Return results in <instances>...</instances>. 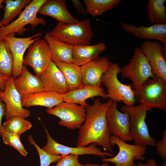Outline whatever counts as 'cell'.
I'll return each instance as SVG.
<instances>
[{
	"instance_id": "obj_1",
	"label": "cell",
	"mask_w": 166,
	"mask_h": 166,
	"mask_svg": "<svg viewBox=\"0 0 166 166\" xmlns=\"http://www.w3.org/2000/svg\"><path fill=\"white\" fill-rule=\"evenodd\" d=\"M113 102L109 99L102 102L97 99L85 107V121L79 129L77 147H85L96 143L104 150L113 154L110 142L111 134L106 118L107 111Z\"/></svg>"
},
{
	"instance_id": "obj_2",
	"label": "cell",
	"mask_w": 166,
	"mask_h": 166,
	"mask_svg": "<svg viewBox=\"0 0 166 166\" xmlns=\"http://www.w3.org/2000/svg\"><path fill=\"white\" fill-rule=\"evenodd\" d=\"M122 112H127L129 115L130 130L135 144L154 147L157 141L149 133L145 122L147 112L152 109L143 104L135 106H122Z\"/></svg>"
},
{
	"instance_id": "obj_3",
	"label": "cell",
	"mask_w": 166,
	"mask_h": 166,
	"mask_svg": "<svg viewBox=\"0 0 166 166\" xmlns=\"http://www.w3.org/2000/svg\"><path fill=\"white\" fill-rule=\"evenodd\" d=\"M51 37L73 46L88 45L93 36L89 19L74 23L57 24L47 33Z\"/></svg>"
},
{
	"instance_id": "obj_4",
	"label": "cell",
	"mask_w": 166,
	"mask_h": 166,
	"mask_svg": "<svg viewBox=\"0 0 166 166\" xmlns=\"http://www.w3.org/2000/svg\"><path fill=\"white\" fill-rule=\"evenodd\" d=\"M120 71L118 64L114 63L102 76L101 82L106 88L107 98L113 102H123L126 106H133L136 101L135 91L131 85H124L119 81L117 75Z\"/></svg>"
},
{
	"instance_id": "obj_5",
	"label": "cell",
	"mask_w": 166,
	"mask_h": 166,
	"mask_svg": "<svg viewBox=\"0 0 166 166\" xmlns=\"http://www.w3.org/2000/svg\"><path fill=\"white\" fill-rule=\"evenodd\" d=\"M136 101L152 109L166 110V81L157 76L145 81L135 90Z\"/></svg>"
},
{
	"instance_id": "obj_6",
	"label": "cell",
	"mask_w": 166,
	"mask_h": 166,
	"mask_svg": "<svg viewBox=\"0 0 166 166\" xmlns=\"http://www.w3.org/2000/svg\"><path fill=\"white\" fill-rule=\"evenodd\" d=\"M47 0H33L25 8L18 17L7 26L0 28V40L11 34L22 35L29 30L25 26L30 24L32 27L38 25L44 26L46 21L42 18L38 17L37 14L42 6Z\"/></svg>"
},
{
	"instance_id": "obj_7",
	"label": "cell",
	"mask_w": 166,
	"mask_h": 166,
	"mask_svg": "<svg viewBox=\"0 0 166 166\" xmlns=\"http://www.w3.org/2000/svg\"><path fill=\"white\" fill-rule=\"evenodd\" d=\"M120 73L123 78L131 81L132 87L135 91L149 78L155 77L152 73L148 60L138 47L134 48L128 63L121 68Z\"/></svg>"
},
{
	"instance_id": "obj_8",
	"label": "cell",
	"mask_w": 166,
	"mask_h": 166,
	"mask_svg": "<svg viewBox=\"0 0 166 166\" xmlns=\"http://www.w3.org/2000/svg\"><path fill=\"white\" fill-rule=\"evenodd\" d=\"M46 111L60 119L59 125L71 130L79 129L85 121V107L74 103L63 101Z\"/></svg>"
},
{
	"instance_id": "obj_9",
	"label": "cell",
	"mask_w": 166,
	"mask_h": 166,
	"mask_svg": "<svg viewBox=\"0 0 166 166\" xmlns=\"http://www.w3.org/2000/svg\"><path fill=\"white\" fill-rule=\"evenodd\" d=\"M110 142L112 147H114L115 144L118 146L119 152L114 157L102 158V161L113 163L115 166H136L134 160H144L143 156L146 153V146L127 144L111 135Z\"/></svg>"
},
{
	"instance_id": "obj_10",
	"label": "cell",
	"mask_w": 166,
	"mask_h": 166,
	"mask_svg": "<svg viewBox=\"0 0 166 166\" xmlns=\"http://www.w3.org/2000/svg\"><path fill=\"white\" fill-rule=\"evenodd\" d=\"M14 80L13 77H9L4 90H0V99L5 105V118L6 120L14 117L25 119L30 116L31 113L22 106L21 96L14 86Z\"/></svg>"
},
{
	"instance_id": "obj_11",
	"label": "cell",
	"mask_w": 166,
	"mask_h": 166,
	"mask_svg": "<svg viewBox=\"0 0 166 166\" xmlns=\"http://www.w3.org/2000/svg\"><path fill=\"white\" fill-rule=\"evenodd\" d=\"M42 32L26 38H18L15 34L7 35L3 40L8 44L11 52L13 60L12 77L14 78L20 75L23 66V56L26 49L36 40L41 38Z\"/></svg>"
},
{
	"instance_id": "obj_12",
	"label": "cell",
	"mask_w": 166,
	"mask_h": 166,
	"mask_svg": "<svg viewBox=\"0 0 166 166\" xmlns=\"http://www.w3.org/2000/svg\"><path fill=\"white\" fill-rule=\"evenodd\" d=\"M28 48L24 58L23 65L31 67L36 75L39 77L52 61L48 44L44 39L40 38Z\"/></svg>"
},
{
	"instance_id": "obj_13",
	"label": "cell",
	"mask_w": 166,
	"mask_h": 166,
	"mask_svg": "<svg viewBox=\"0 0 166 166\" xmlns=\"http://www.w3.org/2000/svg\"><path fill=\"white\" fill-rule=\"evenodd\" d=\"M47 137L46 145L42 149L49 153L57 155L65 156L73 154L78 156L83 155H93L100 156L102 158L106 156H114L113 154L108 152H103L101 148L97 147L96 143L90 144L88 147H72L60 144L55 140L49 134L48 130L45 128Z\"/></svg>"
},
{
	"instance_id": "obj_14",
	"label": "cell",
	"mask_w": 166,
	"mask_h": 166,
	"mask_svg": "<svg viewBox=\"0 0 166 166\" xmlns=\"http://www.w3.org/2000/svg\"><path fill=\"white\" fill-rule=\"evenodd\" d=\"M106 118L111 134L123 141L133 140L130 130L129 114L119 111L117 102H113L109 108Z\"/></svg>"
},
{
	"instance_id": "obj_15",
	"label": "cell",
	"mask_w": 166,
	"mask_h": 166,
	"mask_svg": "<svg viewBox=\"0 0 166 166\" xmlns=\"http://www.w3.org/2000/svg\"><path fill=\"white\" fill-rule=\"evenodd\" d=\"M163 45L157 40H146L140 45L141 50L149 61L152 73L166 81V61L162 53Z\"/></svg>"
},
{
	"instance_id": "obj_16",
	"label": "cell",
	"mask_w": 166,
	"mask_h": 166,
	"mask_svg": "<svg viewBox=\"0 0 166 166\" xmlns=\"http://www.w3.org/2000/svg\"><path fill=\"white\" fill-rule=\"evenodd\" d=\"M112 63L108 57L98 56L81 66L82 85L101 86L102 76Z\"/></svg>"
},
{
	"instance_id": "obj_17",
	"label": "cell",
	"mask_w": 166,
	"mask_h": 166,
	"mask_svg": "<svg viewBox=\"0 0 166 166\" xmlns=\"http://www.w3.org/2000/svg\"><path fill=\"white\" fill-rule=\"evenodd\" d=\"M39 77L44 91H52L64 94L69 91L62 72L52 61Z\"/></svg>"
},
{
	"instance_id": "obj_18",
	"label": "cell",
	"mask_w": 166,
	"mask_h": 166,
	"mask_svg": "<svg viewBox=\"0 0 166 166\" xmlns=\"http://www.w3.org/2000/svg\"><path fill=\"white\" fill-rule=\"evenodd\" d=\"M122 29L135 37L146 40L155 39L166 43V24H153L149 26L134 25L119 22Z\"/></svg>"
},
{
	"instance_id": "obj_19",
	"label": "cell",
	"mask_w": 166,
	"mask_h": 166,
	"mask_svg": "<svg viewBox=\"0 0 166 166\" xmlns=\"http://www.w3.org/2000/svg\"><path fill=\"white\" fill-rule=\"evenodd\" d=\"M38 13L53 18L59 24L74 23L79 22L69 12L65 0H47L41 7Z\"/></svg>"
},
{
	"instance_id": "obj_20",
	"label": "cell",
	"mask_w": 166,
	"mask_h": 166,
	"mask_svg": "<svg viewBox=\"0 0 166 166\" xmlns=\"http://www.w3.org/2000/svg\"><path fill=\"white\" fill-rule=\"evenodd\" d=\"M63 101L79 104L86 107L89 105L86 100L97 96L107 99L105 89L101 86L82 85L62 95Z\"/></svg>"
},
{
	"instance_id": "obj_21",
	"label": "cell",
	"mask_w": 166,
	"mask_h": 166,
	"mask_svg": "<svg viewBox=\"0 0 166 166\" xmlns=\"http://www.w3.org/2000/svg\"><path fill=\"white\" fill-rule=\"evenodd\" d=\"M14 86L20 94L22 100L27 96L44 91L39 76L32 74L23 65L19 76L14 78Z\"/></svg>"
},
{
	"instance_id": "obj_22",
	"label": "cell",
	"mask_w": 166,
	"mask_h": 166,
	"mask_svg": "<svg viewBox=\"0 0 166 166\" xmlns=\"http://www.w3.org/2000/svg\"><path fill=\"white\" fill-rule=\"evenodd\" d=\"M63 94L52 91H43L30 94L22 100L23 107L43 106L50 109L63 101Z\"/></svg>"
},
{
	"instance_id": "obj_23",
	"label": "cell",
	"mask_w": 166,
	"mask_h": 166,
	"mask_svg": "<svg viewBox=\"0 0 166 166\" xmlns=\"http://www.w3.org/2000/svg\"><path fill=\"white\" fill-rule=\"evenodd\" d=\"M107 48L104 42L93 45L74 46L73 54V62L81 66L96 59Z\"/></svg>"
},
{
	"instance_id": "obj_24",
	"label": "cell",
	"mask_w": 166,
	"mask_h": 166,
	"mask_svg": "<svg viewBox=\"0 0 166 166\" xmlns=\"http://www.w3.org/2000/svg\"><path fill=\"white\" fill-rule=\"evenodd\" d=\"M44 39L48 44L52 61L73 62L74 46L54 38L47 33L44 37Z\"/></svg>"
},
{
	"instance_id": "obj_25",
	"label": "cell",
	"mask_w": 166,
	"mask_h": 166,
	"mask_svg": "<svg viewBox=\"0 0 166 166\" xmlns=\"http://www.w3.org/2000/svg\"><path fill=\"white\" fill-rule=\"evenodd\" d=\"M53 61L63 74L69 91L82 85L80 66L73 62L66 63L58 61Z\"/></svg>"
},
{
	"instance_id": "obj_26",
	"label": "cell",
	"mask_w": 166,
	"mask_h": 166,
	"mask_svg": "<svg viewBox=\"0 0 166 166\" xmlns=\"http://www.w3.org/2000/svg\"><path fill=\"white\" fill-rule=\"evenodd\" d=\"M32 1L31 0H6L4 13L0 23L5 26L8 25L14 19L18 16L22 9Z\"/></svg>"
},
{
	"instance_id": "obj_27",
	"label": "cell",
	"mask_w": 166,
	"mask_h": 166,
	"mask_svg": "<svg viewBox=\"0 0 166 166\" xmlns=\"http://www.w3.org/2000/svg\"><path fill=\"white\" fill-rule=\"evenodd\" d=\"M166 0H148L146 6L147 14L153 24H166Z\"/></svg>"
},
{
	"instance_id": "obj_28",
	"label": "cell",
	"mask_w": 166,
	"mask_h": 166,
	"mask_svg": "<svg viewBox=\"0 0 166 166\" xmlns=\"http://www.w3.org/2000/svg\"><path fill=\"white\" fill-rule=\"evenodd\" d=\"M121 0H84L88 14L93 17L101 15L113 9L121 2Z\"/></svg>"
},
{
	"instance_id": "obj_29",
	"label": "cell",
	"mask_w": 166,
	"mask_h": 166,
	"mask_svg": "<svg viewBox=\"0 0 166 166\" xmlns=\"http://www.w3.org/2000/svg\"><path fill=\"white\" fill-rule=\"evenodd\" d=\"M13 65V56L10 49L3 39L0 40V74L12 77Z\"/></svg>"
},
{
	"instance_id": "obj_30",
	"label": "cell",
	"mask_w": 166,
	"mask_h": 166,
	"mask_svg": "<svg viewBox=\"0 0 166 166\" xmlns=\"http://www.w3.org/2000/svg\"><path fill=\"white\" fill-rule=\"evenodd\" d=\"M31 123L25 118L14 117L6 120L2 125V131L7 133L20 135L32 127Z\"/></svg>"
},
{
	"instance_id": "obj_31",
	"label": "cell",
	"mask_w": 166,
	"mask_h": 166,
	"mask_svg": "<svg viewBox=\"0 0 166 166\" xmlns=\"http://www.w3.org/2000/svg\"><path fill=\"white\" fill-rule=\"evenodd\" d=\"M1 136L4 144L14 148L22 156H26L27 155L28 152L22 143L20 136L3 131Z\"/></svg>"
},
{
	"instance_id": "obj_32",
	"label": "cell",
	"mask_w": 166,
	"mask_h": 166,
	"mask_svg": "<svg viewBox=\"0 0 166 166\" xmlns=\"http://www.w3.org/2000/svg\"><path fill=\"white\" fill-rule=\"evenodd\" d=\"M29 142L37 149L39 156L40 166H49L52 163L58 162L63 156L53 155L46 152L41 148L33 138L30 139Z\"/></svg>"
},
{
	"instance_id": "obj_33",
	"label": "cell",
	"mask_w": 166,
	"mask_h": 166,
	"mask_svg": "<svg viewBox=\"0 0 166 166\" xmlns=\"http://www.w3.org/2000/svg\"><path fill=\"white\" fill-rule=\"evenodd\" d=\"M79 156L73 154L63 156L55 166H85L79 162Z\"/></svg>"
},
{
	"instance_id": "obj_34",
	"label": "cell",
	"mask_w": 166,
	"mask_h": 166,
	"mask_svg": "<svg viewBox=\"0 0 166 166\" xmlns=\"http://www.w3.org/2000/svg\"><path fill=\"white\" fill-rule=\"evenodd\" d=\"M156 151L162 160H166V131H164L163 139L156 142Z\"/></svg>"
},
{
	"instance_id": "obj_35",
	"label": "cell",
	"mask_w": 166,
	"mask_h": 166,
	"mask_svg": "<svg viewBox=\"0 0 166 166\" xmlns=\"http://www.w3.org/2000/svg\"><path fill=\"white\" fill-rule=\"evenodd\" d=\"M75 9L78 14H82L86 15L87 14L86 8L82 6L80 1L78 0H72Z\"/></svg>"
},
{
	"instance_id": "obj_36",
	"label": "cell",
	"mask_w": 166,
	"mask_h": 166,
	"mask_svg": "<svg viewBox=\"0 0 166 166\" xmlns=\"http://www.w3.org/2000/svg\"><path fill=\"white\" fill-rule=\"evenodd\" d=\"M6 107L5 104L0 99V136H1L2 131V120L3 116H5Z\"/></svg>"
},
{
	"instance_id": "obj_37",
	"label": "cell",
	"mask_w": 166,
	"mask_h": 166,
	"mask_svg": "<svg viewBox=\"0 0 166 166\" xmlns=\"http://www.w3.org/2000/svg\"><path fill=\"white\" fill-rule=\"evenodd\" d=\"M136 166H159L155 160L153 159H148L145 164L139 163Z\"/></svg>"
},
{
	"instance_id": "obj_38",
	"label": "cell",
	"mask_w": 166,
	"mask_h": 166,
	"mask_svg": "<svg viewBox=\"0 0 166 166\" xmlns=\"http://www.w3.org/2000/svg\"><path fill=\"white\" fill-rule=\"evenodd\" d=\"M9 77L0 74V89L1 90L3 91L5 88L6 82Z\"/></svg>"
},
{
	"instance_id": "obj_39",
	"label": "cell",
	"mask_w": 166,
	"mask_h": 166,
	"mask_svg": "<svg viewBox=\"0 0 166 166\" xmlns=\"http://www.w3.org/2000/svg\"><path fill=\"white\" fill-rule=\"evenodd\" d=\"M109 164L105 162L101 164H85V166H108Z\"/></svg>"
},
{
	"instance_id": "obj_40",
	"label": "cell",
	"mask_w": 166,
	"mask_h": 166,
	"mask_svg": "<svg viewBox=\"0 0 166 166\" xmlns=\"http://www.w3.org/2000/svg\"><path fill=\"white\" fill-rule=\"evenodd\" d=\"M3 0H0V8L2 7V3L4 2ZM4 26L2 25L0 23V28L2 27H3Z\"/></svg>"
},
{
	"instance_id": "obj_41",
	"label": "cell",
	"mask_w": 166,
	"mask_h": 166,
	"mask_svg": "<svg viewBox=\"0 0 166 166\" xmlns=\"http://www.w3.org/2000/svg\"><path fill=\"white\" fill-rule=\"evenodd\" d=\"M162 166H166V161H165L163 163Z\"/></svg>"
},
{
	"instance_id": "obj_42",
	"label": "cell",
	"mask_w": 166,
	"mask_h": 166,
	"mask_svg": "<svg viewBox=\"0 0 166 166\" xmlns=\"http://www.w3.org/2000/svg\"></svg>"
}]
</instances>
